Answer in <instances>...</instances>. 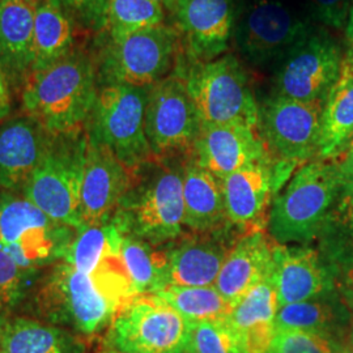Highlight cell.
<instances>
[{
    "instance_id": "6da1fadb",
    "label": "cell",
    "mask_w": 353,
    "mask_h": 353,
    "mask_svg": "<svg viewBox=\"0 0 353 353\" xmlns=\"http://www.w3.org/2000/svg\"><path fill=\"white\" fill-rule=\"evenodd\" d=\"M122 258H114L93 275L59 262L39 281L34 306L45 319L94 335L110 327L117 313L135 297Z\"/></svg>"
},
{
    "instance_id": "7a4b0ae2",
    "label": "cell",
    "mask_w": 353,
    "mask_h": 353,
    "mask_svg": "<svg viewBox=\"0 0 353 353\" xmlns=\"http://www.w3.org/2000/svg\"><path fill=\"white\" fill-rule=\"evenodd\" d=\"M186 157H153L132 170L131 185L113 216L123 234L166 246L189 232L183 203Z\"/></svg>"
},
{
    "instance_id": "3957f363",
    "label": "cell",
    "mask_w": 353,
    "mask_h": 353,
    "mask_svg": "<svg viewBox=\"0 0 353 353\" xmlns=\"http://www.w3.org/2000/svg\"><path fill=\"white\" fill-rule=\"evenodd\" d=\"M99 89L93 58L74 50L29 75L23 85V106L51 135L72 134L85 128Z\"/></svg>"
},
{
    "instance_id": "277c9868",
    "label": "cell",
    "mask_w": 353,
    "mask_h": 353,
    "mask_svg": "<svg viewBox=\"0 0 353 353\" xmlns=\"http://www.w3.org/2000/svg\"><path fill=\"white\" fill-rule=\"evenodd\" d=\"M345 183L336 160L316 159L300 166L278 192L267 232L279 245H310Z\"/></svg>"
},
{
    "instance_id": "5b68a950",
    "label": "cell",
    "mask_w": 353,
    "mask_h": 353,
    "mask_svg": "<svg viewBox=\"0 0 353 353\" xmlns=\"http://www.w3.org/2000/svg\"><path fill=\"white\" fill-rule=\"evenodd\" d=\"M103 32L94 61L99 87H151L172 74L182 54L174 26L163 24L118 34Z\"/></svg>"
},
{
    "instance_id": "8992f818",
    "label": "cell",
    "mask_w": 353,
    "mask_h": 353,
    "mask_svg": "<svg viewBox=\"0 0 353 353\" xmlns=\"http://www.w3.org/2000/svg\"><path fill=\"white\" fill-rule=\"evenodd\" d=\"M176 67L186 80L202 126H258L259 103L252 80L234 54L227 52L207 63L189 62L181 54Z\"/></svg>"
},
{
    "instance_id": "52a82bcc",
    "label": "cell",
    "mask_w": 353,
    "mask_h": 353,
    "mask_svg": "<svg viewBox=\"0 0 353 353\" xmlns=\"http://www.w3.org/2000/svg\"><path fill=\"white\" fill-rule=\"evenodd\" d=\"M88 135L85 128L54 135L50 148L26 181L23 194L55 221L81 229L80 190Z\"/></svg>"
},
{
    "instance_id": "ba28073f",
    "label": "cell",
    "mask_w": 353,
    "mask_h": 353,
    "mask_svg": "<svg viewBox=\"0 0 353 353\" xmlns=\"http://www.w3.org/2000/svg\"><path fill=\"white\" fill-rule=\"evenodd\" d=\"M148 90L150 87H100L85 125L89 139L108 147L130 169L153 159L145 135Z\"/></svg>"
},
{
    "instance_id": "9c48e42d",
    "label": "cell",
    "mask_w": 353,
    "mask_h": 353,
    "mask_svg": "<svg viewBox=\"0 0 353 353\" xmlns=\"http://www.w3.org/2000/svg\"><path fill=\"white\" fill-rule=\"evenodd\" d=\"M76 229L11 191H0V250L28 270L63 261Z\"/></svg>"
},
{
    "instance_id": "30bf717a",
    "label": "cell",
    "mask_w": 353,
    "mask_h": 353,
    "mask_svg": "<svg viewBox=\"0 0 353 353\" xmlns=\"http://www.w3.org/2000/svg\"><path fill=\"white\" fill-rule=\"evenodd\" d=\"M190 322L157 294H138L117 313L108 343L123 353H186Z\"/></svg>"
},
{
    "instance_id": "8fae6325",
    "label": "cell",
    "mask_w": 353,
    "mask_h": 353,
    "mask_svg": "<svg viewBox=\"0 0 353 353\" xmlns=\"http://www.w3.org/2000/svg\"><path fill=\"white\" fill-rule=\"evenodd\" d=\"M202 122L186 80L174 67L150 87L145 105V135L154 159L186 157L198 139Z\"/></svg>"
},
{
    "instance_id": "7c38bea8",
    "label": "cell",
    "mask_w": 353,
    "mask_h": 353,
    "mask_svg": "<svg viewBox=\"0 0 353 353\" xmlns=\"http://www.w3.org/2000/svg\"><path fill=\"white\" fill-rule=\"evenodd\" d=\"M343 61L338 41L327 30L312 26L279 62L274 94L325 103L341 79Z\"/></svg>"
},
{
    "instance_id": "4fadbf2b",
    "label": "cell",
    "mask_w": 353,
    "mask_h": 353,
    "mask_svg": "<svg viewBox=\"0 0 353 353\" xmlns=\"http://www.w3.org/2000/svg\"><path fill=\"white\" fill-rule=\"evenodd\" d=\"M323 105L272 94L259 105L258 128L270 153L297 166L319 154Z\"/></svg>"
},
{
    "instance_id": "5bb4252c",
    "label": "cell",
    "mask_w": 353,
    "mask_h": 353,
    "mask_svg": "<svg viewBox=\"0 0 353 353\" xmlns=\"http://www.w3.org/2000/svg\"><path fill=\"white\" fill-rule=\"evenodd\" d=\"M296 168L268 154L223 179L228 221L241 236L267 230L274 199Z\"/></svg>"
},
{
    "instance_id": "9a60e30c",
    "label": "cell",
    "mask_w": 353,
    "mask_h": 353,
    "mask_svg": "<svg viewBox=\"0 0 353 353\" xmlns=\"http://www.w3.org/2000/svg\"><path fill=\"white\" fill-rule=\"evenodd\" d=\"M313 26L276 0H256L240 12L234 42L250 63L280 62Z\"/></svg>"
},
{
    "instance_id": "2e32d148",
    "label": "cell",
    "mask_w": 353,
    "mask_h": 353,
    "mask_svg": "<svg viewBox=\"0 0 353 353\" xmlns=\"http://www.w3.org/2000/svg\"><path fill=\"white\" fill-rule=\"evenodd\" d=\"M239 16L236 0H179L173 17L183 58L207 63L227 54Z\"/></svg>"
},
{
    "instance_id": "e0dca14e",
    "label": "cell",
    "mask_w": 353,
    "mask_h": 353,
    "mask_svg": "<svg viewBox=\"0 0 353 353\" xmlns=\"http://www.w3.org/2000/svg\"><path fill=\"white\" fill-rule=\"evenodd\" d=\"M132 170L108 147L88 138L80 190L83 228L113 219L131 185Z\"/></svg>"
},
{
    "instance_id": "ac0fdd59",
    "label": "cell",
    "mask_w": 353,
    "mask_h": 353,
    "mask_svg": "<svg viewBox=\"0 0 353 353\" xmlns=\"http://www.w3.org/2000/svg\"><path fill=\"white\" fill-rule=\"evenodd\" d=\"M240 237L232 225L211 232H188L169 245L168 285H214L229 252Z\"/></svg>"
},
{
    "instance_id": "d6986e66",
    "label": "cell",
    "mask_w": 353,
    "mask_h": 353,
    "mask_svg": "<svg viewBox=\"0 0 353 353\" xmlns=\"http://www.w3.org/2000/svg\"><path fill=\"white\" fill-rule=\"evenodd\" d=\"M272 279L279 307L338 290V279L312 245H276Z\"/></svg>"
},
{
    "instance_id": "ffe728a7",
    "label": "cell",
    "mask_w": 353,
    "mask_h": 353,
    "mask_svg": "<svg viewBox=\"0 0 353 353\" xmlns=\"http://www.w3.org/2000/svg\"><path fill=\"white\" fill-rule=\"evenodd\" d=\"M271 154L258 126L243 123L203 126L189 156L219 179Z\"/></svg>"
},
{
    "instance_id": "44dd1931",
    "label": "cell",
    "mask_w": 353,
    "mask_h": 353,
    "mask_svg": "<svg viewBox=\"0 0 353 353\" xmlns=\"http://www.w3.org/2000/svg\"><path fill=\"white\" fill-rule=\"evenodd\" d=\"M52 139L54 135L29 115L0 125V190H23Z\"/></svg>"
},
{
    "instance_id": "7402d4cb",
    "label": "cell",
    "mask_w": 353,
    "mask_h": 353,
    "mask_svg": "<svg viewBox=\"0 0 353 353\" xmlns=\"http://www.w3.org/2000/svg\"><path fill=\"white\" fill-rule=\"evenodd\" d=\"M278 242L267 230L241 236L229 252L214 287L236 306L243 296L272 274Z\"/></svg>"
},
{
    "instance_id": "603a6c76",
    "label": "cell",
    "mask_w": 353,
    "mask_h": 353,
    "mask_svg": "<svg viewBox=\"0 0 353 353\" xmlns=\"http://www.w3.org/2000/svg\"><path fill=\"white\" fill-rule=\"evenodd\" d=\"M38 1L0 0V65L12 85H24L32 74Z\"/></svg>"
},
{
    "instance_id": "cb8c5ba5",
    "label": "cell",
    "mask_w": 353,
    "mask_h": 353,
    "mask_svg": "<svg viewBox=\"0 0 353 353\" xmlns=\"http://www.w3.org/2000/svg\"><path fill=\"white\" fill-rule=\"evenodd\" d=\"M278 293L272 274L243 296L228 321L240 335L246 353H267L276 334Z\"/></svg>"
},
{
    "instance_id": "d4e9b609",
    "label": "cell",
    "mask_w": 353,
    "mask_h": 353,
    "mask_svg": "<svg viewBox=\"0 0 353 353\" xmlns=\"http://www.w3.org/2000/svg\"><path fill=\"white\" fill-rule=\"evenodd\" d=\"M185 225L189 232H211L230 225L225 211L223 181L190 156L183 164Z\"/></svg>"
},
{
    "instance_id": "484cf974",
    "label": "cell",
    "mask_w": 353,
    "mask_h": 353,
    "mask_svg": "<svg viewBox=\"0 0 353 353\" xmlns=\"http://www.w3.org/2000/svg\"><path fill=\"white\" fill-rule=\"evenodd\" d=\"M352 312L339 290L303 303L279 307L276 331L301 330L345 339L351 331Z\"/></svg>"
},
{
    "instance_id": "4316f807",
    "label": "cell",
    "mask_w": 353,
    "mask_h": 353,
    "mask_svg": "<svg viewBox=\"0 0 353 353\" xmlns=\"http://www.w3.org/2000/svg\"><path fill=\"white\" fill-rule=\"evenodd\" d=\"M316 249L339 279L353 268V181H345L341 194L316 239Z\"/></svg>"
},
{
    "instance_id": "83f0119b",
    "label": "cell",
    "mask_w": 353,
    "mask_h": 353,
    "mask_svg": "<svg viewBox=\"0 0 353 353\" xmlns=\"http://www.w3.org/2000/svg\"><path fill=\"white\" fill-rule=\"evenodd\" d=\"M75 20L61 0H39L34 16L33 71L63 59L74 48Z\"/></svg>"
},
{
    "instance_id": "f1b7e54d",
    "label": "cell",
    "mask_w": 353,
    "mask_h": 353,
    "mask_svg": "<svg viewBox=\"0 0 353 353\" xmlns=\"http://www.w3.org/2000/svg\"><path fill=\"white\" fill-rule=\"evenodd\" d=\"M352 139L353 72L343 68L323 105L318 159L338 160Z\"/></svg>"
},
{
    "instance_id": "f546056e",
    "label": "cell",
    "mask_w": 353,
    "mask_h": 353,
    "mask_svg": "<svg viewBox=\"0 0 353 353\" xmlns=\"http://www.w3.org/2000/svg\"><path fill=\"white\" fill-rule=\"evenodd\" d=\"M121 258L135 294H153L168 287L169 245L154 246L135 236L125 234Z\"/></svg>"
},
{
    "instance_id": "4dcf8cb0",
    "label": "cell",
    "mask_w": 353,
    "mask_h": 353,
    "mask_svg": "<svg viewBox=\"0 0 353 353\" xmlns=\"http://www.w3.org/2000/svg\"><path fill=\"white\" fill-rule=\"evenodd\" d=\"M123 233L113 219L76 230L63 261L77 271L93 275L102 265L121 256Z\"/></svg>"
},
{
    "instance_id": "1f68e13d",
    "label": "cell",
    "mask_w": 353,
    "mask_h": 353,
    "mask_svg": "<svg viewBox=\"0 0 353 353\" xmlns=\"http://www.w3.org/2000/svg\"><path fill=\"white\" fill-rule=\"evenodd\" d=\"M77 344L61 328L28 318L6 322L0 336V353H76Z\"/></svg>"
},
{
    "instance_id": "d6a6232c",
    "label": "cell",
    "mask_w": 353,
    "mask_h": 353,
    "mask_svg": "<svg viewBox=\"0 0 353 353\" xmlns=\"http://www.w3.org/2000/svg\"><path fill=\"white\" fill-rule=\"evenodd\" d=\"M169 303L189 322L227 318L233 305L227 301L214 285L208 287H181L168 285L153 293Z\"/></svg>"
},
{
    "instance_id": "836d02e7",
    "label": "cell",
    "mask_w": 353,
    "mask_h": 353,
    "mask_svg": "<svg viewBox=\"0 0 353 353\" xmlns=\"http://www.w3.org/2000/svg\"><path fill=\"white\" fill-rule=\"evenodd\" d=\"M165 24V10L153 0H109V33H128Z\"/></svg>"
},
{
    "instance_id": "e575fe53",
    "label": "cell",
    "mask_w": 353,
    "mask_h": 353,
    "mask_svg": "<svg viewBox=\"0 0 353 353\" xmlns=\"http://www.w3.org/2000/svg\"><path fill=\"white\" fill-rule=\"evenodd\" d=\"M186 353H246L227 318L190 322Z\"/></svg>"
},
{
    "instance_id": "d590c367",
    "label": "cell",
    "mask_w": 353,
    "mask_h": 353,
    "mask_svg": "<svg viewBox=\"0 0 353 353\" xmlns=\"http://www.w3.org/2000/svg\"><path fill=\"white\" fill-rule=\"evenodd\" d=\"M267 353H353V350L345 339L336 336L301 330H280Z\"/></svg>"
},
{
    "instance_id": "8d00e7d4",
    "label": "cell",
    "mask_w": 353,
    "mask_h": 353,
    "mask_svg": "<svg viewBox=\"0 0 353 353\" xmlns=\"http://www.w3.org/2000/svg\"><path fill=\"white\" fill-rule=\"evenodd\" d=\"M37 270L17 265L7 252L0 250V310L16 306L26 296Z\"/></svg>"
},
{
    "instance_id": "74e56055",
    "label": "cell",
    "mask_w": 353,
    "mask_h": 353,
    "mask_svg": "<svg viewBox=\"0 0 353 353\" xmlns=\"http://www.w3.org/2000/svg\"><path fill=\"white\" fill-rule=\"evenodd\" d=\"M61 3L76 26L96 33H102L108 28L109 0H61Z\"/></svg>"
},
{
    "instance_id": "f35d334b",
    "label": "cell",
    "mask_w": 353,
    "mask_h": 353,
    "mask_svg": "<svg viewBox=\"0 0 353 353\" xmlns=\"http://www.w3.org/2000/svg\"><path fill=\"white\" fill-rule=\"evenodd\" d=\"M352 0H310L312 12L319 24L332 29L347 26Z\"/></svg>"
},
{
    "instance_id": "ab89813d",
    "label": "cell",
    "mask_w": 353,
    "mask_h": 353,
    "mask_svg": "<svg viewBox=\"0 0 353 353\" xmlns=\"http://www.w3.org/2000/svg\"><path fill=\"white\" fill-rule=\"evenodd\" d=\"M344 29H345V52H344L343 68L353 72V6L347 26Z\"/></svg>"
},
{
    "instance_id": "60d3db41",
    "label": "cell",
    "mask_w": 353,
    "mask_h": 353,
    "mask_svg": "<svg viewBox=\"0 0 353 353\" xmlns=\"http://www.w3.org/2000/svg\"><path fill=\"white\" fill-rule=\"evenodd\" d=\"M11 112V93L10 83L0 65V121Z\"/></svg>"
},
{
    "instance_id": "b9f144b4",
    "label": "cell",
    "mask_w": 353,
    "mask_h": 353,
    "mask_svg": "<svg viewBox=\"0 0 353 353\" xmlns=\"http://www.w3.org/2000/svg\"><path fill=\"white\" fill-rule=\"evenodd\" d=\"M339 165L341 176H344L345 181H353V139L348 144L347 150L336 160Z\"/></svg>"
},
{
    "instance_id": "7bdbcfd3",
    "label": "cell",
    "mask_w": 353,
    "mask_h": 353,
    "mask_svg": "<svg viewBox=\"0 0 353 353\" xmlns=\"http://www.w3.org/2000/svg\"><path fill=\"white\" fill-rule=\"evenodd\" d=\"M338 290L341 292L344 301L353 310V268L345 272L338 281Z\"/></svg>"
},
{
    "instance_id": "ee69618b",
    "label": "cell",
    "mask_w": 353,
    "mask_h": 353,
    "mask_svg": "<svg viewBox=\"0 0 353 353\" xmlns=\"http://www.w3.org/2000/svg\"><path fill=\"white\" fill-rule=\"evenodd\" d=\"M153 1L159 3V4L164 8L165 11H169V12L173 13L174 12V10H176V4H178L179 0H153Z\"/></svg>"
},
{
    "instance_id": "f6af8a7d",
    "label": "cell",
    "mask_w": 353,
    "mask_h": 353,
    "mask_svg": "<svg viewBox=\"0 0 353 353\" xmlns=\"http://www.w3.org/2000/svg\"><path fill=\"white\" fill-rule=\"evenodd\" d=\"M350 344L353 350V310H352V323H351V331H350Z\"/></svg>"
},
{
    "instance_id": "bcb514c9",
    "label": "cell",
    "mask_w": 353,
    "mask_h": 353,
    "mask_svg": "<svg viewBox=\"0 0 353 353\" xmlns=\"http://www.w3.org/2000/svg\"><path fill=\"white\" fill-rule=\"evenodd\" d=\"M4 325H6V322L3 321V318H0V336H1V332H3V328H4Z\"/></svg>"
},
{
    "instance_id": "7dc6e473",
    "label": "cell",
    "mask_w": 353,
    "mask_h": 353,
    "mask_svg": "<svg viewBox=\"0 0 353 353\" xmlns=\"http://www.w3.org/2000/svg\"><path fill=\"white\" fill-rule=\"evenodd\" d=\"M101 353H123V352H119V351H115V350H108V351H103V352Z\"/></svg>"
},
{
    "instance_id": "c3c4849f",
    "label": "cell",
    "mask_w": 353,
    "mask_h": 353,
    "mask_svg": "<svg viewBox=\"0 0 353 353\" xmlns=\"http://www.w3.org/2000/svg\"><path fill=\"white\" fill-rule=\"evenodd\" d=\"M352 6H353V0H352Z\"/></svg>"
}]
</instances>
